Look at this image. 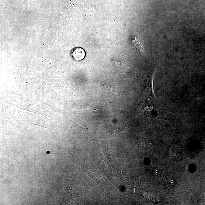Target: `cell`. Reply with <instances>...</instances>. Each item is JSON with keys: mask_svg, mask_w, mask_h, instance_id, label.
I'll return each instance as SVG.
<instances>
[{"mask_svg": "<svg viewBox=\"0 0 205 205\" xmlns=\"http://www.w3.org/2000/svg\"><path fill=\"white\" fill-rule=\"evenodd\" d=\"M170 157L176 160H180L184 155L183 150L180 147L177 146L171 147L169 150Z\"/></svg>", "mask_w": 205, "mask_h": 205, "instance_id": "obj_2", "label": "cell"}, {"mask_svg": "<svg viewBox=\"0 0 205 205\" xmlns=\"http://www.w3.org/2000/svg\"><path fill=\"white\" fill-rule=\"evenodd\" d=\"M70 55L74 60L79 61L83 60L86 56L84 50L80 47L74 48L70 52Z\"/></svg>", "mask_w": 205, "mask_h": 205, "instance_id": "obj_1", "label": "cell"}, {"mask_svg": "<svg viewBox=\"0 0 205 205\" xmlns=\"http://www.w3.org/2000/svg\"><path fill=\"white\" fill-rule=\"evenodd\" d=\"M49 151H48V152H47V154H49L50 153Z\"/></svg>", "mask_w": 205, "mask_h": 205, "instance_id": "obj_3", "label": "cell"}]
</instances>
